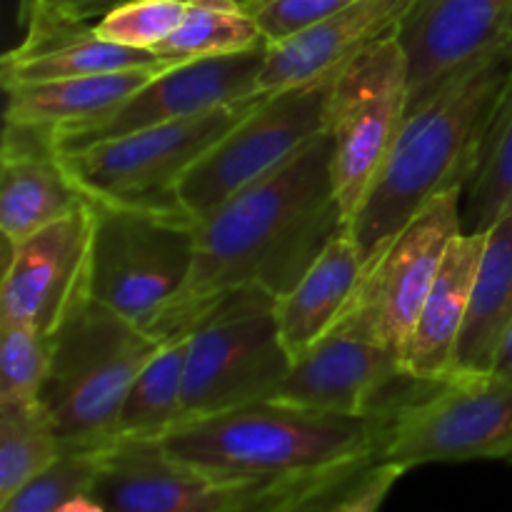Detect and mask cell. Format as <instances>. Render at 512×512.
I'll return each mask as SVG.
<instances>
[{
    "label": "cell",
    "mask_w": 512,
    "mask_h": 512,
    "mask_svg": "<svg viewBox=\"0 0 512 512\" xmlns=\"http://www.w3.org/2000/svg\"><path fill=\"white\" fill-rule=\"evenodd\" d=\"M328 130L283 168L195 220L188 283L153 328L160 343L183 338L213 305L243 288L283 298L345 223L330 173Z\"/></svg>",
    "instance_id": "1"
},
{
    "label": "cell",
    "mask_w": 512,
    "mask_h": 512,
    "mask_svg": "<svg viewBox=\"0 0 512 512\" xmlns=\"http://www.w3.org/2000/svg\"><path fill=\"white\" fill-rule=\"evenodd\" d=\"M388 410L338 415L260 400L185 420L158 443L215 478L278 485L325 500L383 463Z\"/></svg>",
    "instance_id": "2"
},
{
    "label": "cell",
    "mask_w": 512,
    "mask_h": 512,
    "mask_svg": "<svg viewBox=\"0 0 512 512\" xmlns=\"http://www.w3.org/2000/svg\"><path fill=\"white\" fill-rule=\"evenodd\" d=\"M510 90L512 38L450 75L408 113L363 208L350 223L365 273L435 195L453 185L468 188Z\"/></svg>",
    "instance_id": "3"
},
{
    "label": "cell",
    "mask_w": 512,
    "mask_h": 512,
    "mask_svg": "<svg viewBox=\"0 0 512 512\" xmlns=\"http://www.w3.org/2000/svg\"><path fill=\"white\" fill-rule=\"evenodd\" d=\"M160 340L85 298L55 333L53 365L40 393L65 450H108L130 385L158 353Z\"/></svg>",
    "instance_id": "4"
},
{
    "label": "cell",
    "mask_w": 512,
    "mask_h": 512,
    "mask_svg": "<svg viewBox=\"0 0 512 512\" xmlns=\"http://www.w3.org/2000/svg\"><path fill=\"white\" fill-rule=\"evenodd\" d=\"M265 95L255 93L210 113L135 130L60 155L70 180L90 203L183 213L178 188L185 175L245 115L253 113Z\"/></svg>",
    "instance_id": "5"
},
{
    "label": "cell",
    "mask_w": 512,
    "mask_h": 512,
    "mask_svg": "<svg viewBox=\"0 0 512 512\" xmlns=\"http://www.w3.org/2000/svg\"><path fill=\"white\" fill-rule=\"evenodd\" d=\"M290 363L278 325V298L263 288L235 290L188 333L185 420L270 400Z\"/></svg>",
    "instance_id": "6"
},
{
    "label": "cell",
    "mask_w": 512,
    "mask_h": 512,
    "mask_svg": "<svg viewBox=\"0 0 512 512\" xmlns=\"http://www.w3.org/2000/svg\"><path fill=\"white\" fill-rule=\"evenodd\" d=\"M408 55L398 33L385 35L335 73L328 98L330 173L345 223L363 208L408 118Z\"/></svg>",
    "instance_id": "7"
},
{
    "label": "cell",
    "mask_w": 512,
    "mask_h": 512,
    "mask_svg": "<svg viewBox=\"0 0 512 512\" xmlns=\"http://www.w3.org/2000/svg\"><path fill=\"white\" fill-rule=\"evenodd\" d=\"M193 260L195 220L188 215L95 205L90 298L138 328L153 333L188 283Z\"/></svg>",
    "instance_id": "8"
},
{
    "label": "cell",
    "mask_w": 512,
    "mask_h": 512,
    "mask_svg": "<svg viewBox=\"0 0 512 512\" xmlns=\"http://www.w3.org/2000/svg\"><path fill=\"white\" fill-rule=\"evenodd\" d=\"M383 460L403 468L430 463H512V380L460 375L415 383L388 410Z\"/></svg>",
    "instance_id": "9"
},
{
    "label": "cell",
    "mask_w": 512,
    "mask_h": 512,
    "mask_svg": "<svg viewBox=\"0 0 512 512\" xmlns=\"http://www.w3.org/2000/svg\"><path fill=\"white\" fill-rule=\"evenodd\" d=\"M90 495L105 512H308L323 503L300 490L215 478L158 440H120L105 450Z\"/></svg>",
    "instance_id": "10"
},
{
    "label": "cell",
    "mask_w": 512,
    "mask_h": 512,
    "mask_svg": "<svg viewBox=\"0 0 512 512\" xmlns=\"http://www.w3.org/2000/svg\"><path fill=\"white\" fill-rule=\"evenodd\" d=\"M330 85L333 78L265 95L263 103L185 175L178 188L180 210L190 220L205 218L295 158L325 133Z\"/></svg>",
    "instance_id": "11"
},
{
    "label": "cell",
    "mask_w": 512,
    "mask_h": 512,
    "mask_svg": "<svg viewBox=\"0 0 512 512\" xmlns=\"http://www.w3.org/2000/svg\"><path fill=\"white\" fill-rule=\"evenodd\" d=\"M413 380L398 355L375 335L355 303L303 355L290 363L270 400L338 415H375L403 398Z\"/></svg>",
    "instance_id": "12"
},
{
    "label": "cell",
    "mask_w": 512,
    "mask_h": 512,
    "mask_svg": "<svg viewBox=\"0 0 512 512\" xmlns=\"http://www.w3.org/2000/svg\"><path fill=\"white\" fill-rule=\"evenodd\" d=\"M463 195V185L435 195L363 275L353 298L375 335L398 355L400 363L448 245L463 233Z\"/></svg>",
    "instance_id": "13"
},
{
    "label": "cell",
    "mask_w": 512,
    "mask_h": 512,
    "mask_svg": "<svg viewBox=\"0 0 512 512\" xmlns=\"http://www.w3.org/2000/svg\"><path fill=\"white\" fill-rule=\"evenodd\" d=\"M93 235L95 205L88 200L8 248L0 288V323L30 325L55 338L68 315L90 298Z\"/></svg>",
    "instance_id": "14"
},
{
    "label": "cell",
    "mask_w": 512,
    "mask_h": 512,
    "mask_svg": "<svg viewBox=\"0 0 512 512\" xmlns=\"http://www.w3.org/2000/svg\"><path fill=\"white\" fill-rule=\"evenodd\" d=\"M268 45L263 43L245 53L170 65L135 90L113 113L90 125L53 133L55 145L60 153H70L100 140L193 118L250 98L260 93L258 80L268 58Z\"/></svg>",
    "instance_id": "15"
},
{
    "label": "cell",
    "mask_w": 512,
    "mask_h": 512,
    "mask_svg": "<svg viewBox=\"0 0 512 512\" xmlns=\"http://www.w3.org/2000/svg\"><path fill=\"white\" fill-rule=\"evenodd\" d=\"M512 0H415L398 28L408 55V113L445 80L510 38Z\"/></svg>",
    "instance_id": "16"
},
{
    "label": "cell",
    "mask_w": 512,
    "mask_h": 512,
    "mask_svg": "<svg viewBox=\"0 0 512 512\" xmlns=\"http://www.w3.org/2000/svg\"><path fill=\"white\" fill-rule=\"evenodd\" d=\"M415 0H358L290 38L268 45L260 93H280L335 78L345 63L385 35L398 33Z\"/></svg>",
    "instance_id": "17"
},
{
    "label": "cell",
    "mask_w": 512,
    "mask_h": 512,
    "mask_svg": "<svg viewBox=\"0 0 512 512\" xmlns=\"http://www.w3.org/2000/svg\"><path fill=\"white\" fill-rule=\"evenodd\" d=\"M88 203L65 170L53 133L38 125L5 123L0 148V230L15 248Z\"/></svg>",
    "instance_id": "18"
},
{
    "label": "cell",
    "mask_w": 512,
    "mask_h": 512,
    "mask_svg": "<svg viewBox=\"0 0 512 512\" xmlns=\"http://www.w3.org/2000/svg\"><path fill=\"white\" fill-rule=\"evenodd\" d=\"M23 25V40L0 60L3 90L13 85L120 73L165 63L148 50L125 48L100 38L93 20L38 10Z\"/></svg>",
    "instance_id": "19"
},
{
    "label": "cell",
    "mask_w": 512,
    "mask_h": 512,
    "mask_svg": "<svg viewBox=\"0 0 512 512\" xmlns=\"http://www.w3.org/2000/svg\"><path fill=\"white\" fill-rule=\"evenodd\" d=\"M485 243L488 230L460 233L448 245L438 278L420 310L403 355V370L413 383L438 385L455 378L460 335L473 303Z\"/></svg>",
    "instance_id": "20"
},
{
    "label": "cell",
    "mask_w": 512,
    "mask_h": 512,
    "mask_svg": "<svg viewBox=\"0 0 512 512\" xmlns=\"http://www.w3.org/2000/svg\"><path fill=\"white\" fill-rule=\"evenodd\" d=\"M363 255L353 228L343 225L288 295L278 298V325L290 358L313 348L353 303L363 283Z\"/></svg>",
    "instance_id": "21"
},
{
    "label": "cell",
    "mask_w": 512,
    "mask_h": 512,
    "mask_svg": "<svg viewBox=\"0 0 512 512\" xmlns=\"http://www.w3.org/2000/svg\"><path fill=\"white\" fill-rule=\"evenodd\" d=\"M165 68H170V63L120 70V73L13 85V88H5V95H8L5 123L38 125L50 133L90 125L103 115L113 113L135 90L143 88L153 75Z\"/></svg>",
    "instance_id": "22"
},
{
    "label": "cell",
    "mask_w": 512,
    "mask_h": 512,
    "mask_svg": "<svg viewBox=\"0 0 512 512\" xmlns=\"http://www.w3.org/2000/svg\"><path fill=\"white\" fill-rule=\"evenodd\" d=\"M512 323V208L488 228L473 303L458 348L460 375H488L505 330Z\"/></svg>",
    "instance_id": "23"
},
{
    "label": "cell",
    "mask_w": 512,
    "mask_h": 512,
    "mask_svg": "<svg viewBox=\"0 0 512 512\" xmlns=\"http://www.w3.org/2000/svg\"><path fill=\"white\" fill-rule=\"evenodd\" d=\"M188 363V335L165 340L145 363L118 418L120 440H163L185 420L183 388Z\"/></svg>",
    "instance_id": "24"
},
{
    "label": "cell",
    "mask_w": 512,
    "mask_h": 512,
    "mask_svg": "<svg viewBox=\"0 0 512 512\" xmlns=\"http://www.w3.org/2000/svg\"><path fill=\"white\" fill-rule=\"evenodd\" d=\"M268 43L245 0H188L183 23L153 48L155 58L170 65L220 58Z\"/></svg>",
    "instance_id": "25"
},
{
    "label": "cell",
    "mask_w": 512,
    "mask_h": 512,
    "mask_svg": "<svg viewBox=\"0 0 512 512\" xmlns=\"http://www.w3.org/2000/svg\"><path fill=\"white\" fill-rule=\"evenodd\" d=\"M65 453L43 405H0V500Z\"/></svg>",
    "instance_id": "26"
},
{
    "label": "cell",
    "mask_w": 512,
    "mask_h": 512,
    "mask_svg": "<svg viewBox=\"0 0 512 512\" xmlns=\"http://www.w3.org/2000/svg\"><path fill=\"white\" fill-rule=\"evenodd\" d=\"M512 208V90L500 108L478 168L465 188L463 233H483L493 228Z\"/></svg>",
    "instance_id": "27"
},
{
    "label": "cell",
    "mask_w": 512,
    "mask_h": 512,
    "mask_svg": "<svg viewBox=\"0 0 512 512\" xmlns=\"http://www.w3.org/2000/svg\"><path fill=\"white\" fill-rule=\"evenodd\" d=\"M55 338L30 325L0 323V405H38Z\"/></svg>",
    "instance_id": "28"
},
{
    "label": "cell",
    "mask_w": 512,
    "mask_h": 512,
    "mask_svg": "<svg viewBox=\"0 0 512 512\" xmlns=\"http://www.w3.org/2000/svg\"><path fill=\"white\" fill-rule=\"evenodd\" d=\"M105 450H65L48 470L0 500V512H58L68 500L90 493Z\"/></svg>",
    "instance_id": "29"
},
{
    "label": "cell",
    "mask_w": 512,
    "mask_h": 512,
    "mask_svg": "<svg viewBox=\"0 0 512 512\" xmlns=\"http://www.w3.org/2000/svg\"><path fill=\"white\" fill-rule=\"evenodd\" d=\"M185 10L188 0H123L95 20V30L115 45L153 53L183 23Z\"/></svg>",
    "instance_id": "30"
},
{
    "label": "cell",
    "mask_w": 512,
    "mask_h": 512,
    "mask_svg": "<svg viewBox=\"0 0 512 512\" xmlns=\"http://www.w3.org/2000/svg\"><path fill=\"white\" fill-rule=\"evenodd\" d=\"M353 3L358 0H248L245 5L255 15L268 43H278Z\"/></svg>",
    "instance_id": "31"
},
{
    "label": "cell",
    "mask_w": 512,
    "mask_h": 512,
    "mask_svg": "<svg viewBox=\"0 0 512 512\" xmlns=\"http://www.w3.org/2000/svg\"><path fill=\"white\" fill-rule=\"evenodd\" d=\"M405 473H408V468L390 463V460L370 465L358 478L350 480L338 493L328 495L323 503H318L308 512H378L390 490H393V485Z\"/></svg>",
    "instance_id": "32"
},
{
    "label": "cell",
    "mask_w": 512,
    "mask_h": 512,
    "mask_svg": "<svg viewBox=\"0 0 512 512\" xmlns=\"http://www.w3.org/2000/svg\"><path fill=\"white\" fill-rule=\"evenodd\" d=\"M123 0H18V23L23 25L38 10L70 15L78 20H100Z\"/></svg>",
    "instance_id": "33"
},
{
    "label": "cell",
    "mask_w": 512,
    "mask_h": 512,
    "mask_svg": "<svg viewBox=\"0 0 512 512\" xmlns=\"http://www.w3.org/2000/svg\"><path fill=\"white\" fill-rule=\"evenodd\" d=\"M490 373L512 380V323L508 325V330H505L503 340H500L498 353H495L493 370H490Z\"/></svg>",
    "instance_id": "34"
},
{
    "label": "cell",
    "mask_w": 512,
    "mask_h": 512,
    "mask_svg": "<svg viewBox=\"0 0 512 512\" xmlns=\"http://www.w3.org/2000/svg\"><path fill=\"white\" fill-rule=\"evenodd\" d=\"M58 512H105V508L93 498V495L85 493V495H78V498L68 500V503H65Z\"/></svg>",
    "instance_id": "35"
},
{
    "label": "cell",
    "mask_w": 512,
    "mask_h": 512,
    "mask_svg": "<svg viewBox=\"0 0 512 512\" xmlns=\"http://www.w3.org/2000/svg\"><path fill=\"white\" fill-rule=\"evenodd\" d=\"M508 33H510V38H512V15H510V25H508Z\"/></svg>",
    "instance_id": "36"
}]
</instances>
